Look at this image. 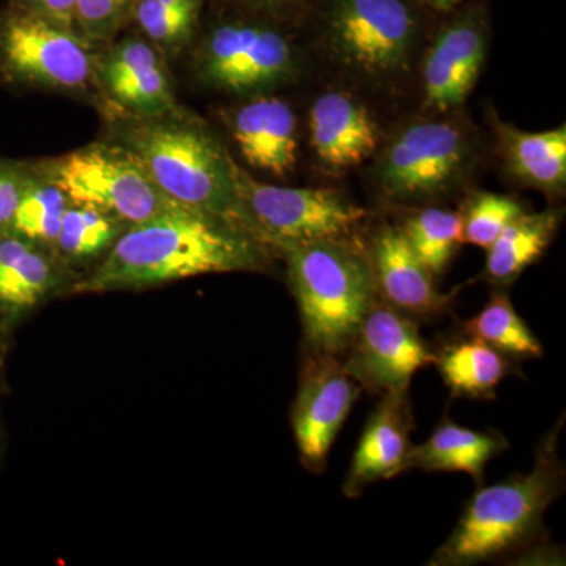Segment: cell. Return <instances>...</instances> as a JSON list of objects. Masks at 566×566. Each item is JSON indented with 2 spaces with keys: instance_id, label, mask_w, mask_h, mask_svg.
Here are the masks:
<instances>
[{
  "instance_id": "cell-18",
  "label": "cell",
  "mask_w": 566,
  "mask_h": 566,
  "mask_svg": "<svg viewBox=\"0 0 566 566\" xmlns=\"http://www.w3.org/2000/svg\"><path fill=\"white\" fill-rule=\"evenodd\" d=\"M311 142L324 166L335 172L348 170L378 150V126L367 107L352 95L327 92L312 106Z\"/></svg>"
},
{
  "instance_id": "cell-21",
  "label": "cell",
  "mask_w": 566,
  "mask_h": 566,
  "mask_svg": "<svg viewBox=\"0 0 566 566\" xmlns=\"http://www.w3.org/2000/svg\"><path fill=\"white\" fill-rule=\"evenodd\" d=\"M509 441L497 431H476L442 420L427 441L412 446L406 458V471L464 472L482 485L486 464L501 455Z\"/></svg>"
},
{
  "instance_id": "cell-7",
  "label": "cell",
  "mask_w": 566,
  "mask_h": 566,
  "mask_svg": "<svg viewBox=\"0 0 566 566\" xmlns=\"http://www.w3.org/2000/svg\"><path fill=\"white\" fill-rule=\"evenodd\" d=\"M71 203L88 205L134 226L177 207L120 142H93L40 161Z\"/></svg>"
},
{
  "instance_id": "cell-30",
  "label": "cell",
  "mask_w": 566,
  "mask_h": 566,
  "mask_svg": "<svg viewBox=\"0 0 566 566\" xmlns=\"http://www.w3.org/2000/svg\"><path fill=\"white\" fill-rule=\"evenodd\" d=\"M134 3L136 0H77V33L93 48L111 43L132 18Z\"/></svg>"
},
{
  "instance_id": "cell-24",
  "label": "cell",
  "mask_w": 566,
  "mask_h": 566,
  "mask_svg": "<svg viewBox=\"0 0 566 566\" xmlns=\"http://www.w3.org/2000/svg\"><path fill=\"white\" fill-rule=\"evenodd\" d=\"M69 205V197L44 172L40 161L28 163L24 191L10 230L54 253Z\"/></svg>"
},
{
  "instance_id": "cell-25",
  "label": "cell",
  "mask_w": 566,
  "mask_h": 566,
  "mask_svg": "<svg viewBox=\"0 0 566 566\" xmlns=\"http://www.w3.org/2000/svg\"><path fill=\"white\" fill-rule=\"evenodd\" d=\"M128 227L109 212L70 202L62 218L54 255L63 266L102 260Z\"/></svg>"
},
{
  "instance_id": "cell-11",
  "label": "cell",
  "mask_w": 566,
  "mask_h": 566,
  "mask_svg": "<svg viewBox=\"0 0 566 566\" xmlns=\"http://www.w3.org/2000/svg\"><path fill=\"white\" fill-rule=\"evenodd\" d=\"M342 359L363 390L382 397L409 392L412 376L434 363V349L423 340L415 319L376 294Z\"/></svg>"
},
{
  "instance_id": "cell-4",
  "label": "cell",
  "mask_w": 566,
  "mask_h": 566,
  "mask_svg": "<svg viewBox=\"0 0 566 566\" xmlns=\"http://www.w3.org/2000/svg\"><path fill=\"white\" fill-rule=\"evenodd\" d=\"M281 253L308 353L344 357L376 296L367 252L345 240L292 245Z\"/></svg>"
},
{
  "instance_id": "cell-5",
  "label": "cell",
  "mask_w": 566,
  "mask_h": 566,
  "mask_svg": "<svg viewBox=\"0 0 566 566\" xmlns=\"http://www.w3.org/2000/svg\"><path fill=\"white\" fill-rule=\"evenodd\" d=\"M95 51L80 33L11 2L0 9V82L20 91L62 93L103 109Z\"/></svg>"
},
{
  "instance_id": "cell-29",
  "label": "cell",
  "mask_w": 566,
  "mask_h": 566,
  "mask_svg": "<svg viewBox=\"0 0 566 566\" xmlns=\"http://www.w3.org/2000/svg\"><path fill=\"white\" fill-rule=\"evenodd\" d=\"M523 205L509 196L476 192L465 203L463 216V244L488 249L513 219L523 214Z\"/></svg>"
},
{
  "instance_id": "cell-8",
  "label": "cell",
  "mask_w": 566,
  "mask_h": 566,
  "mask_svg": "<svg viewBox=\"0 0 566 566\" xmlns=\"http://www.w3.org/2000/svg\"><path fill=\"white\" fill-rule=\"evenodd\" d=\"M193 71L212 91L251 98L282 87L300 70L292 40L260 21H226L210 29L193 51Z\"/></svg>"
},
{
  "instance_id": "cell-28",
  "label": "cell",
  "mask_w": 566,
  "mask_h": 566,
  "mask_svg": "<svg viewBox=\"0 0 566 566\" xmlns=\"http://www.w3.org/2000/svg\"><path fill=\"white\" fill-rule=\"evenodd\" d=\"M400 229L433 277L444 274L463 244V216L458 211L423 208L409 216Z\"/></svg>"
},
{
  "instance_id": "cell-16",
  "label": "cell",
  "mask_w": 566,
  "mask_h": 566,
  "mask_svg": "<svg viewBox=\"0 0 566 566\" xmlns=\"http://www.w3.org/2000/svg\"><path fill=\"white\" fill-rule=\"evenodd\" d=\"M238 150L252 169L286 177L297 163L300 137L292 106L271 93L251 96L227 114Z\"/></svg>"
},
{
  "instance_id": "cell-10",
  "label": "cell",
  "mask_w": 566,
  "mask_h": 566,
  "mask_svg": "<svg viewBox=\"0 0 566 566\" xmlns=\"http://www.w3.org/2000/svg\"><path fill=\"white\" fill-rule=\"evenodd\" d=\"M417 22L405 0H333L331 51L346 70L370 81L395 80L415 55Z\"/></svg>"
},
{
  "instance_id": "cell-20",
  "label": "cell",
  "mask_w": 566,
  "mask_h": 566,
  "mask_svg": "<svg viewBox=\"0 0 566 566\" xmlns=\"http://www.w3.org/2000/svg\"><path fill=\"white\" fill-rule=\"evenodd\" d=\"M505 169L521 185L547 196H560L566 186V128L527 133L501 120L494 123Z\"/></svg>"
},
{
  "instance_id": "cell-22",
  "label": "cell",
  "mask_w": 566,
  "mask_h": 566,
  "mask_svg": "<svg viewBox=\"0 0 566 566\" xmlns=\"http://www.w3.org/2000/svg\"><path fill=\"white\" fill-rule=\"evenodd\" d=\"M453 398L491 400L513 365L509 356L464 334L434 349V363Z\"/></svg>"
},
{
  "instance_id": "cell-31",
  "label": "cell",
  "mask_w": 566,
  "mask_h": 566,
  "mask_svg": "<svg viewBox=\"0 0 566 566\" xmlns=\"http://www.w3.org/2000/svg\"><path fill=\"white\" fill-rule=\"evenodd\" d=\"M28 163L0 159V233L10 232L24 191Z\"/></svg>"
},
{
  "instance_id": "cell-27",
  "label": "cell",
  "mask_w": 566,
  "mask_h": 566,
  "mask_svg": "<svg viewBox=\"0 0 566 566\" xmlns=\"http://www.w3.org/2000/svg\"><path fill=\"white\" fill-rule=\"evenodd\" d=\"M461 333L480 338L510 359H538L543 356V345L516 314L505 293H494L480 314L461 324Z\"/></svg>"
},
{
  "instance_id": "cell-2",
  "label": "cell",
  "mask_w": 566,
  "mask_h": 566,
  "mask_svg": "<svg viewBox=\"0 0 566 566\" xmlns=\"http://www.w3.org/2000/svg\"><path fill=\"white\" fill-rule=\"evenodd\" d=\"M112 139L139 159L155 185L181 207L253 234L234 182L237 161L219 137L182 107L155 117L112 114Z\"/></svg>"
},
{
  "instance_id": "cell-14",
  "label": "cell",
  "mask_w": 566,
  "mask_h": 566,
  "mask_svg": "<svg viewBox=\"0 0 566 566\" xmlns=\"http://www.w3.org/2000/svg\"><path fill=\"white\" fill-rule=\"evenodd\" d=\"M376 294L415 322L444 315L452 294L438 292L434 277L412 251L400 227L382 223L374 234L370 252Z\"/></svg>"
},
{
  "instance_id": "cell-26",
  "label": "cell",
  "mask_w": 566,
  "mask_h": 566,
  "mask_svg": "<svg viewBox=\"0 0 566 566\" xmlns=\"http://www.w3.org/2000/svg\"><path fill=\"white\" fill-rule=\"evenodd\" d=\"M202 0H136L132 18L144 39L164 57L175 59L191 46Z\"/></svg>"
},
{
  "instance_id": "cell-23",
  "label": "cell",
  "mask_w": 566,
  "mask_h": 566,
  "mask_svg": "<svg viewBox=\"0 0 566 566\" xmlns=\"http://www.w3.org/2000/svg\"><path fill=\"white\" fill-rule=\"evenodd\" d=\"M560 214L554 210L517 216L486 249L485 275L495 285H512L549 248Z\"/></svg>"
},
{
  "instance_id": "cell-6",
  "label": "cell",
  "mask_w": 566,
  "mask_h": 566,
  "mask_svg": "<svg viewBox=\"0 0 566 566\" xmlns=\"http://www.w3.org/2000/svg\"><path fill=\"white\" fill-rule=\"evenodd\" d=\"M234 182L253 238L266 249L353 240L367 212L329 188H289L256 181L240 164Z\"/></svg>"
},
{
  "instance_id": "cell-32",
  "label": "cell",
  "mask_w": 566,
  "mask_h": 566,
  "mask_svg": "<svg viewBox=\"0 0 566 566\" xmlns=\"http://www.w3.org/2000/svg\"><path fill=\"white\" fill-rule=\"evenodd\" d=\"M13 3L76 31L74 18H76L77 0H13Z\"/></svg>"
},
{
  "instance_id": "cell-33",
  "label": "cell",
  "mask_w": 566,
  "mask_h": 566,
  "mask_svg": "<svg viewBox=\"0 0 566 566\" xmlns=\"http://www.w3.org/2000/svg\"><path fill=\"white\" fill-rule=\"evenodd\" d=\"M420 3L424 7H430V9L433 10H452L455 9V7L460 6V3H463L464 0H419Z\"/></svg>"
},
{
  "instance_id": "cell-34",
  "label": "cell",
  "mask_w": 566,
  "mask_h": 566,
  "mask_svg": "<svg viewBox=\"0 0 566 566\" xmlns=\"http://www.w3.org/2000/svg\"><path fill=\"white\" fill-rule=\"evenodd\" d=\"M245 3H251L253 7H264V9H271V7H282L286 3L296 2V0H243Z\"/></svg>"
},
{
  "instance_id": "cell-1",
  "label": "cell",
  "mask_w": 566,
  "mask_h": 566,
  "mask_svg": "<svg viewBox=\"0 0 566 566\" xmlns=\"http://www.w3.org/2000/svg\"><path fill=\"white\" fill-rule=\"evenodd\" d=\"M270 249L232 223L177 207L129 226L76 293L147 289L203 274L260 271Z\"/></svg>"
},
{
  "instance_id": "cell-15",
  "label": "cell",
  "mask_w": 566,
  "mask_h": 566,
  "mask_svg": "<svg viewBox=\"0 0 566 566\" xmlns=\"http://www.w3.org/2000/svg\"><path fill=\"white\" fill-rule=\"evenodd\" d=\"M486 48L485 25L474 14L447 24L424 54V106L439 112L463 106L479 80Z\"/></svg>"
},
{
  "instance_id": "cell-13",
  "label": "cell",
  "mask_w": 566,
  "mask_h": 566,
  "mask_svg": "<svg viewBox=\"0 0 566 566\" xmlns=\"http://www.w3.org/2000/svg\"><path fill=\"white\" fill-rule=\"evenodd\" d=\"M104 117H155L180 107L166 57L144 36H123L95 51Z\"/></svg>"
},
{
  "instance_id": "cell-17",
  "label": "cell",
  "mask_w": 566,
  "mask_h": 566,
  "mask_svg": "<svg viewBox=\"0 0 566 566\" xmlns=\"http://www.w3.org/2000/svg\"><path fill=\"white\" fill-rule=\"evenodd\" d=\"M415 428L409 392L382 395L368 417L344 483L346 497H359L365 488L406 472Z\"/></svg>"
},
{
  "instance_id": "cell-12",
  "label": "cell",
  "mask_w": 566,
  "mask_h": 566,
  "mask_svg": "<svg viewBox=\"0 0 566 566\" xmlns=\"http://www.w3.org/2000/svg\"><path fill=\"white\" fill-rule=\"evenodd\" d=\"M363 387L333 354L308 353L294 400L292 424L301 461L323 474L327 455Z\"/></svg>"
},
{
  "instance_id": "cell-3",
  "label": "cell",
  "mask_w": 566,
  "mask_h": 566,
  "mask_svg": "<svg viewBox=\"0 0 566 566\" xmlns=\"http://www.w3.org/2000/svg\"><path fill=\"white\" fill-rule=\"evenodd\" d=\"M564 419L536 449L534 468L483 486L465 505L444 545L428 565L471 566L521 553L539 539L547 509L565 491L557 447Z\"/></svg>"
},
{
  "instance_id": "cell-9",
  "label": "cell",
  "mask_w": 566,
  "mask_h": 566,
  "mask_svg": "<svg viewBox=\"0 0 566 566\" xmlns=\"http://www.w3.org/2000/svg\"><path fill=\"white\" fill-rule=\"evenodd\" d=\"M474 156V142L458 123H411L387 144L376 181L387 197L400 202L438 199L464 180Z\"/></svg>"
},
{
  "instance_id": "cell-19",
  "label": "cell",
  "mask_w": 566,
  "mask_h": 566,
  "mask_svg": "<svg viewBox=\"0 0 566 566\" xmlns=\"http://www.w3.org/2000/svg\"><path fill=\"white\" fill-rule=\"evenodd\" d=\"M62 268L48 249L11 230L0 233V314L32 311L61 283Z\"/></svg>"
}]
</instances>
